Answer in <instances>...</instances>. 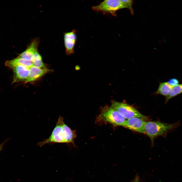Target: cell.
<instances>
[{
    "instance_id": "1",
    "label": "cell",
    "mask_w": 182,
    "mask_h": 182,
    "mask_svg": "<svg viewBox=\"0 0 182 182\" xmlns=\"http://www.w3.org/2000/svg\"><path fill=\"white\" fill-rule=\"evenodd\" d=\"M76 136L75 130H73L64 123L63 117L60 115L55 127L49 137L38 143L40 147L46 144L72 143Z\"/></svg>"
},
{
    "instance_id": "2",
    "label": "cell",
    "mask_w": 182,
    "mask_h": 182,
    "mask_svg": "<svg viewBox=\"0 0 182 182\" xmlns=\"http://www.w3.org/2000/svg\"><path fill=\"white\" fill-rule=\"evenodd\" d=\"M178 125L177 123L169 124L158 121L145 122L144 126L145 133L149 137L153 144L155 138L166 134Z\"/></svg>"
},
{
    "instance_id": "3",
    "label": "cell",
    "mask_w": 182,
    "mask_h": 182,
    "mask_svg": "<svg viewBox=\"0 0 182 182\" xmlns=\"http://www.w3.org/2000/svg\"><path fill=\"white\" fill-rule=\"evenodd\" d=\"M126 120L111 106H106L101 108L96 121L97 123L106 122L115 126L124 127Z\"/></svg>"
},
{
    "instance_id": "4",
    "label": "cell",
    "mask_w": 182,
    "mask_h": 182,
    "mask_svg": "<svg viewBox=\"0 0 182 182\" xmlns=\"http://www.w3.org/2000/svg\"><path fill=\"white\" fill-rule=\"evenodd\" d=\"M126 119L138 117L145 120L148 118L131 105L126 103L114 100L111 101V106Z\"/></svg>"
},
{
    "instance_id": "5",
    "label": "cell",
    "mask_w": 182,
    "mask_h": 182,
    "mask_svg": "<svg viewBox=\"0 0 182 182\" xmlns=\"http://www.w3.org/2000/svg\"><path fill=\"white\" fill-rule=\"evenodd\" d=\"M124 8L121 0H106L99 5L92 7L93 10L97 12L109 13L115 15L116 11Z\"/></svg>"
},
{
    "instance_id": "6",
    "label": "cell",
    "mask_w": 182,
    "mask_h": 182,
    "mask_svg": "<svg viewBox=\"0 0 182 182\" xmlns=\"http://www.w3.org/2000/svg\"><path fill=\"white\" fill-rule=\"evenodd\" d=\"M145 120L138 117H133L127 119L124 127L139 133H145Z\"/></svg>"
},
{
    "instance_id": "7",
    "label": "cell",
    "mask_w": 182,
    "mask_h": 182,
    "mask_svg": "<svg viewBox=\"0 0 182 182\" xmlns=\"http://www.w3.org/2000/svg\"><path fill=\"white\" fill-rule=\"evenodd\" d=\"M29 68L22 65H17L12 68L13 72V83L21 81L26 82L28 78Z\"/></svg>"
},
{
    "instance_id": "8",
    "label": "cell",
    "mask_w": 182,
    "mask_h": 182,
    "mask_svg": "<svg viewBox=\"0 0 182 182\" xmlns=\"http://www.w3.org/2000/svg\"><path fill=\"white\" fill-rule=\"evenodd\" d=\"M64 37L66 53L68 55L73 54L77 39L75 31L65 33Z\"/></svg>"
},
{
    "instance_id": "9",
    "label": "cell",
    "mask_w": 182,
    "mask_h": 182,
    "mask_svg": "<svg viewBox=\"0 0 182 182\" xmlns=\"http://www.w3.org/2000/svg\"><path fill=\"white\" fill-rule=\"evenodd\" d=\"M29 73L28 79L26 82H31L36 81L47 73L49 70L46 68H40L32 66L29 68Z\"/></svg>"
},
{
    "instance_id": "10",
    "label": "cell",
    "mask_w": 182,
    "mask_h": 182,
    "mask_svg": "<svg viewBox=\"0 0 182 182\" xmlns=\"http://www.w3.org/2000/svg\"><path fill=\"white\" fill-rule=\"evenodd\" d=\"M37 40L33 41L26 50L18 57L31 61L35 53L37 50Z\"/></svg>"
},
{
    "instance_id": "11",
    "label": "cell",
    "mask_w": 182,
    "mask_h": 182,
    "mask_svg": "<svg viewBox=\"0 0 182 182\" xmlns=\"http://www.w3.org/2000/svg\"><path fill=\"white\" fill-rule=\"evenodd\" d=\"M5 65L6 66L11 68L18 65L23 66L28 68L33 66V63L31 61L18 57L12 60L6 61Z\"/></svg>"
},
{
    "instance_id": "12",
    "label": "cell",
    "mask_w": 182,
    "mask_h": 182,
    "mask_svg": "<svg viewBox=\"0 0 182 182\" xmlns=\"http://www.w3.org/2000/svg\"><path fill=\"white\" fill-rule=\"evenodd\" d=\"M173 87L167 82L160 83L156 93L166 97L170 94Z\"/></svg>"
},
{
    "instance_id": "13",
    "label": "cell",
    "mask_w": 182,
    "mask_h": 182,
    "mask_svg": "<svg viewBox=\"0 0 182 182\" xmlns=\"http://www.w3.org/2000/svg\"><path fill=\"white\" fill-rule=\"evenodd\" d=\"M31 62L33 66L40 68H45L42 61V57L37 50L35 53Z\"/></svg>"
},
{
    "instance_id": "14",
    "label": "cell",
    "mask_w": 182,
    "mask_h": 182,
    "mask_svg": "<svg viewBox=\"0 0 182 182\" xmlns=\"http://www.w3.org/2000/svg\"><path fill=\"white\" fill-rule=\"evenodd\" d=\"M182 93V84H178L173 87L168 96L166 97L165 103L170 99Z\"/></svg>"
},
{
    "instance_id": "15",
    "label": "cell",
    "mask_w": 182,
    "mask_h": 182,
    "mask_svg": "<svg viewBox=\"0 0 182 182\" xmlns=\"http://www.w3.org/2000/svg\"><path fill=\"white\" fill-rule=\"evenodd\" d=\"M124 8H128L132 13H133L132 8V1L131 0H121Z\"/></svg>"
},
{
    "instance_id": "16",
    "label": "cell",
    "mask_w": 182,
    "mask_h": 182,
    "mask_svg": "<svg viewBox=\"0 0 182 182\" xmlns=\"http://www.w3.org/2000/svg\"><path fill=\"white\" fill-rule=\"evenodd\" d=\"M167 82L173 87L179 84L178 80L176 78H172L170 79Z\"/></svg>"
},
{
    "instance_id": "17",
    "label": "cell",
    "mask_w": 182,
    "mask_h": 182,
    "mask_svg": "<svg viewBox=\"0 0 182 182\" xmlns=\"http://www.w3.org/2000/svg\"><path fill=\"white\" fill-rule=\"evenodd\" d=\"M132 182H140L139 178L138 176H137L133 181Z\"/></svg>"
},
{
    "instance_id": "18",
    "label": "cell",
    "mask_w": 182,
    "mask_h": 182,
    "mask_svg": "<svg viewBox=\"0 0 182 182\" xmlns=\"http://www.w3.org/2000/svg\"><path fill=\"white\" fill-rule=\"evenodd\" d=\"M7 141L6 140L0 145V151L3 148L4 144Z\"/></svg>"
},
{
    "instance_id": "19",
    "label": "cell",
    "mask_w": 182,
    "mask_h": 182,
    "mask_svg": "<svg viewBox=\"0 0 182 182\" xmlns=\"http://www.w3.org/2000/svg\"></svg>"
}]
</instances>
